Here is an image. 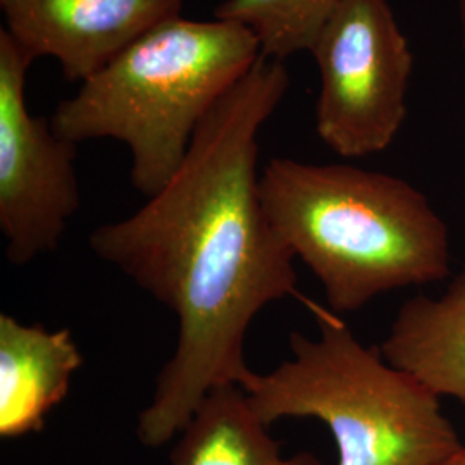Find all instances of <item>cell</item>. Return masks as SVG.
<instances>
[{"label":"cell","instance_id":"obj_1","mask_svg":"<svg viewBox=\"0 0 465 465\" xmlns=\"http://www.w3.org/2000/svg\"><path fill=\"white\" fill-rule=\"evenodd\" d=\"M288 88L284 63L261 55L200 124L171 180L88 238L99 259L178 319L176 349L138 416L147 449L171 443L213 390L242 386L252 321L300 297L297 259L267 217L259 169V134Z\"/></svg>","mask_w":465,"mask_h":465},{"label":"cell","instance_id":"obj_2","mask_svg":"<svg viewBox=\"0 0 465 465\" xmlns=\"http://www.w3.org/2000/svg\"><path fill=\"white\" fill-rule=\"evenodd\" d=\"M261 195L272 228L321 282L332 312L450 274L447 223L399 176L274 157L262 167Z\"/></svg>","mask_w":465,"mask_h":465},{"label":"cell","instance_id":"obj_3","mask_svg":"<svg viewBox=\"0 0 465 465\" xmlns=\"http://www.w3.org/2000/svg\"><path fill=\"white\" fill-rule=\"evenodd\" d=\"M261 55L257 38L238 23L173 17L80 84L50 123L74 145H126L132 184L149 199L182 166L205 117Z\"/></svg>","mask_w":465,"mask_h":465},{"label":"cell","instance_id":"obj_4","mask_svg":"<svg viewBox=\"0 0 465 465\" xmlns=\"http://www.w3.org/2000/svg\"><path fill=\"white\" fill-rule=\"evenodd\" d=\"M319 332L290 334L292 357L242 382L267 426L317 419L332 434L336 465H443L464 445L440 397L391 366L349 326L311 303Z\"/></svg>","mask_w":465,"mask_h":465},{"label":"cell","instance_id":"obj_5","mask_svg":"<svg viewBox=\"0 0 465 465\" xmlns=\"http://www.w3.org/2000/svg\"><path fill=\"white\" fill-rule=\"evenodd\" d=\"M309 54L319 71L321 142L343 159L388 149L405 123L414 71L390 0H341Z\"/></svg>","mask_w":465,"mask_h":465},{"label":"cell","instance_id":"obj_6","mask_svg":"<svg viewBox=\"0 0 465 465\" xmlns=\"http://www.w3.org/2000/svg\"><path fill=\"white\" fill-rule=\"evenodd\" d=\"M35 59L0 28V232L13 266L59 249L82 205L76 145L34 116L26 74Z\"/></svg>","mask_w":465,"mask_h":465},{"label":"cell","instance_id":"obj_7","mask_svg":"<svg viewBox=\"0 0 465 465\" xmlns=\"http://www.w3.org/2000/svg\"><path fill=\"white\" fill-rule=\"evenodd\" d=\"M183 0H0L2 26L34 59L84 84L140 36L182 16Z\"/></svg>","mask_w":465,"mask_h":465},{"label":"cell","instance_id":"obj_8","mask_svg":"<svg viewBox=\"0 0 465 465\" xmlns=\"http://www.w3.org/2000/svg\"><path fill=\"white\" fill-rule=\"evenodd\" d=\"M84 355L69 330H47L0 314V436L40 431L67 397Z\"/></svg>","mask_w":465,"mask_h":465},{"label":"cell","instance_id":"obj_9","mask_svg":"<svg viewBox=\"0 0 465 465\" xmlns=\"http://www.w3.org/2000/svg\"><path fill=\"white\" fill-rule=\"evenodd\" d=\"M380 351L440 399L465 405V266L441 295L407 300Z\"/></svg>","mask_w":465,"mask_h":465},{"label":"cell","instance_id":"obj_10","mask_svg":"<svg viewBox=\"0 0 465 465\" xmlns=\"http://www.w3.org/2000/svg\"><path fill=\"white\" fill-rule=\"evenodd\" d=\"M169 465H322L314 453H282L242 386L213 390L174 438Z\"/></svg>","mask_w":465,"mask_h":465},{"label":"cell","instance_id":"obj_11","mask_svg":"<svg viewBox=\"0 0 465 465\" xmlns=\"http://www.w3.org/2000/svg\"><path fill=\"white\" fill-rule=\"evenodd\" d=\"M341 0H224L214 17L245 26L262 55L286 61L311 52L317 35Z\"/></svg>","mask_w":465,"mask_h":465},{"label":"cell","instance_id":"obj_12","mask_svg":"<svg viewBox=\"0 0 465 465\" xmlns=\"http://www.w3.org/2000/svg\"><path fill=\"white\" fill-rule=\"evenodd\" d=\"M457 17H459V32H460V45L464 52L465 63V0H457Z\"/></svg>","mask_w":465,"mask_h":465},{"label":"cell","instance_id":"obj_13","mask_svg":"<svg viewBox=\"0 0 465 465\" xmlns=\"http://www.w3.org/2000/svg\"><path fill=\"white\" fill-rule=\"evenodd\" d=\"M443 465H465V445H462L460 450Z\"/></svg>","mask_w":465,"mask_h":465}]
</instances>
